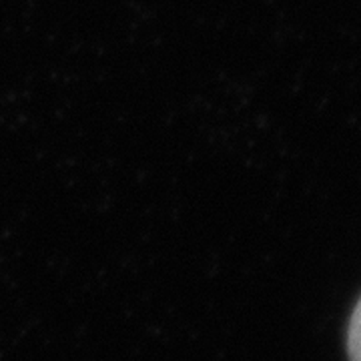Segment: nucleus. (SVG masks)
I'll return each mask as SVG.
<instances>
[{"label":"nucleus","instance_id":"obj_1","mask_svg":"<svg viewBox=\"0 0 361 361\" xmlns=\"http://www.w3.org/2000/svg\"><path fill=\"white\" fill-rule=\"evenodd\" d=\"M349 360L361 361V299L357 307L351 315V323H349Z\"/></svg>","mask_w":361,"mask_h":361}]
</instances>
